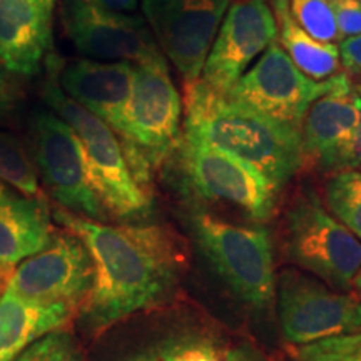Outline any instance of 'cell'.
Masks as SVG:
<instances>
[{
    "label": "cell",
    "mask_w": 361,
    "mask_h": 361,
    "mask_svg": "<svg viewBox=\"0 0 361 361\" xmlns=\"http://www.w3.org/2000/svg\"><path fill=\"white\" fill-rule=\"evenodd\" d=\"M54 219L82 241L92 261V286L79 308L90 333L164 303L178 284L180 252L162 226H112L61 206Z\"/></svg>",
    "instance_id": "cell-1"
},
{
    "label": "cell",
    "mask_w": 361,
    "mask_h": 361,
    "mask_svg": "<svg viewBox=\"0 0 361 361\" xmlns=\"http://www.w3.org/2000/svg\"><path fill=\"white\" fill-rule=\"evenodd\" d=\"M186 135L246 162L281 188L305 159L301 129L236 106L201 78L184 84Z\"/></svg>",
    "instance_id": "cell-2"
},
{
    "label": "cell",
    "mask_w": 361,
    "mask_h": 361,
    "mask_svg": "<svg viewBox=\"0 0 361 361\" xmlns=\"http://www.w3.org/2000/svg\"><path fill=\"white\" fill-rule=\"evenodd\" d=\"M44 99L49 107L78 134L90 180L107 214L119 219L146 216L151 209V200L146 189L133 176L123 144L114 130L80 104L67 97L59 87L52 71L45 80Z\"/></svg>",
    "instance_id": "cell-3"
},
{
    "label": "cell",
    "mask_w": 361,
    "mask_h": 361,
    "mask_svg": "<svg viewBox=\"0 0 361 361\" xmlns=\"http://www.w3.org/2000/svg\"><path fill=\"white\" fill-rule=\"evenodd\" d=\"M284 252L335 290H350L361 268V243L326 213L314 192L296 197L284 223Z\"/></svg>",
    "instance_id": "cell-4"
},
{
    "label": "cell",
    "mask_w": 361,
    "mask_h": 361,
    "mask_svg": "<svg viewBox=\"0 0 361 361\" xmlns=\"http://www.w3.org/2000/svg\"><path fill=\"white\" fill-rule=\"evenodd\" d=\"M346 79V74H336L324 80L308 78L274 40L226 97L236 106L258 112L271 121L301 129L311 104Z\"/></svg>",
    "instance_id": "cell-5"
},
{
    "label": "cell",
    "mask_w": 361,
    "mask_h": 361,
    "mask_svg": "<svg viewBox=\"0 0 361 361\" xmlns=\"http://www.w3.org/2000/svg\"><path fill=\"white\" fill-rule=\"evenodd\" d=\"M192 231L206 258L233 291L255 308H264L274 296V268L269 233L243 228L200 213Z\"/></svg>",
    "instance_id": "cell-6"
},
{
    "label": "cell",
    "mask_w": 361,
    "mask_h": 361,
    "mask_svg": "<svg viewBox=\"0 0 361 361\" xmlns=\"http://www.w3.org/2000/svg\"><path fill=\"white\" fill-rule=\"evenodd\" d=\"M180 111V97L164 54L134 64L119 134L124 151L137 152L147 162L164 156L178 139Z\"/></svg>",
    "instance_id": "cell-7"
},
{
    "label": "cell",
    "mask_w": 361,
    "mask_h": 361,
    "mask_svg": "<svg viewBox=\"0 0 361 361\" xmlns=\"http://www.w3.org/2000/svg\"><path fill=\"white\" fill-rule=\"evenodd\" d=\"M32 149L35 169L62 209L106 219L107 211L90 180L82 144L66 121L52 112H39L32 124Z\"/></svg>",
    "instance_id": "cell-8"
},
{
    "label": "cell",
    "mask_w": 361,
    "mask_h": 361,
    "mask_svg": "<svg viewBox=\"0 0 361 361\" xmlns=\"http://www.w3.org/2000/svg\"><path fill=\"white\" fill-rule=\"evenodd\" d=\"M229 0H142L144 19L184 84L201 78Z\"/></svg>",
    "instance_id": "cell-9"
},
{
    "label": "cell",
    "mask_w": 361,
    "mask_h": 361,
    "mask_svg": "<svg viewBox=\"0 0 361 361\" xmlns=\"http://www.w3.org/2000/svg\"><path fill=\"white\" fill-rule=\"evenodd\" d=\"M279 322L284 340L308 345L361 329V300L328 290L296 271H284L278 281Z\"/></svg>",
    "instance_id": "cell-10"
},
{
    "label": "cell",
    "mask_w": 361,
    "mask_h": 361,
    "mask_svg": "<svg viewBox=\"0 0 361 361\" xmlns=\"http://www.w3.org/2000/svg\"><path fill=\"white\" fill-rule=\"evenodd\" d=\"M92 278V261L82 241L67 229H54L51 243L12 271L7 290L35 303H61L78 311Z\"/></svg>",
    "instance_id": "cell-11"
},
{
    "label": "cell",
    "mask_w": 361,
    "mask_h": 361,
    "mask_svg": "<svg viewBox=\"0 0 361 361\" xmlns=\"http://www.w3.org/2000/svg\"><path fill=\"white\" fill-rule=\"evenodd\" d=\"M180 159L192 188L201 196L238 206L256 221L271 218L279 188L250 164L189 137H184Z\"/></svg>",
    "instance_id": "cell-12"
},
{
    "label": "cell",
    "mask_w": 361,
    "mask_h": 361,
    "mask_svg": "<svg viewBox=\"0 0 361 361\" xmlns=\"http://www.w3.org/2000/svg\"><path fill=\"white\" fill-rule=\"evenodd\" d=\"M276 37V19L268 0H234L211 45L201 79L216 92L228 96L251 62Z\"/></svg>",
    "instance_id": "cell-13"
},
{
    "label": "cell",
    "mask_w": 361,
    "mask_h": 361,
    "mask_svg": "<svg viewBox=\"0 0 361 361\" xmlns=\"http://www.w3.org/2000/svg\"><path fill=\"white\" fill-rule=\"evenodd\" d=\"M62 24L74 47L94 61L137 64L162 54L144 17L106 11L90 0H64Z\"/></svg>",
    "instance_id": "cell-14"
},
{
    "label": "cell",
    "mask_w": 361,
    "mask_h": 361,
    "mask_svg": "<svg viewBox=\"0 0 361 361\" xmlns=\"http://www.w3.org/2000/svg\"><path fill=\"white\" fill-rule=\"evenodd\" d=\"M47 66L62 92L104 121L119 137L133 82V62L94 59L59 62L51 56Z\"/></svg>",
    "instance_id": "cell-15"
},
{
    "label": "cell",
    "mask_w": 361,
    "mask_h": 361,
    "mask_svg": "<svg viewBox=\"0 0 361 361\" xmlns=\"http://www.w3.org/2000/svg\"><path fill=\"white\" fill-rule=\"evenodd\" d=\"M52 13L39 0H0V62L35 75L52 44Z\"/></svg>",
    "instance_id": "cell-16"
},
{
    "label": "cell",
    "mask_w": 361,
    "mask_h": 361,
    "mask_svg": "<svg viewBox=\"0 0 361 361\" xmlns=\"http://www.w3.org/2000/svg\"><path fill=\"white\" fill-rule=\"evenodd\" d=\"M361 117V94L351 89L350 79L311 104L301 126L305 157L323 169L333 171V162Z\"/></svg>",
    "instance_id": "cell-17"
},
{
    "label": "cell",
    "mask_w": 361,
    "mask_h": 361,
    "mask_svg": "<svg viewBox=\"0 0 361 361\" xmlns=\"http://www.w3.org/2000/svg\"><path fill=\"white\" fill-rule=\"evenodd\" d=\"M51 209L42 196L8 192L0 200V263L13 268L51 243Z\"/></svg>",
    "instance_id": "cell-18"
},
{
    "label": "cell",
    "mask_w": 361,
    "mask_h": 361,
    "mask_svg": "<svg viewBox=\"0 0 361 361\" xmlns=\"http://www.w3.org/2000/svg\"><path fill=\"white\" fill-rule=\"evenodd\" d=\"M74 310L61 303H35L7 290L0 295V361H16L47 333L62 329Z\"/></svg>",
    "instance_id": "cell-19"
},
{
    "label": "cell",
    "mask_w": 361,
    "mask_h": 361,
    "mask_svg": "<svg viewBox=\"0 0 361 361\" xmlns=\"http://www.w3.org/2000/svg\"><path fill=\"white\" fill-rule=\"evenodd\" d=\"M276 19L279 42L298 69L314 80H324L340 71V49L314 40L296 24L290 12V0H271Z\"/></svg>",
    "instance_id": "cell-20"
},
{
    "label": "cell",
    "mask_w": 361,
    "mask_h": 361,
    "mask_svg": "<svg viewBox=\"0 0 361 361\" xmlns=\"http://www.w3.org/2000/svg\"><path fill=\"white\" fill-rule=\"evenodd\" d=\"M324 201L333 218L361 241V174L340 171L324 186Z\"/></svg>",
    "instance_id": "cell-21"
},
{
    "label": "cell",
    "mask_w": 361,
    "mask_h": 361,
    "mask_svg": "<svg viewBox=\"0 0 361 361\" xmlns=\"http://www.w3.org/2000/svg\"><path fill=\"white\" fill-rule=\"evenodd\" d=\"M0 180L29 197L40 194L37 169L16 135L0 130Z\"/></svg>",
    "instance_id": "cell-22"
},
{
    "label": "cell",
    "mask_w": 361,
    "mask_h": 361,
    "mask_svg": "<svg viewBox=\"0 0 361 361\" xmlns=\"http://www.w3.org/2000/svg\"><path fill=\"white\" fill-rule=\"evenodd\" d=\"M290 12L296 24L319 42L340 39L331 0H290Z\"/></svg>",
    "instance_id": "cell-23"
},
{
    "label": "cell",
    "mask_w": 361,
    "mask_h": 361,
    "mask_svg": "<svg viewBox=\"0 0 361 361\" xmlns=\"http://www.w3.org/2000/svg\"><path fill=\"white\" fill-rule=\"evenodd\" d=\"M295 361H361V333L308 343L296 350Z\"/></svg>",
    "instance_id": "cell-24"
},
{
    "label": "cell",
    "mask_w": 361,
    "mask_h": 361,
    "mask_svg": "<svg viewBox=\"0 0 361 361\" xmlns=\"http://www.w3.org/2000/svg\"><path fill=\"white\" fill-rule=\"evenodd\" d=\"M16 361H84V355L69 331L56 329L34 341Z\"/></svg>",
    "instance_id": "cell-25"
},
{
    "label": "cell",
    "mask_w": 361,
    "mask_h": 361,
    "mask_svg": "<svg viewBox=\"0 0 361 361\" xmlns=\"http://www.w3.org/2000/svg\"><path fill=\"white\" fill-rule=\"evenodd\" d=\"M340 39L361 34V4L358 0H331Z\"/></svg>",
    "instance_id": "cell-26"
},
{
    "label": "cell",
    "mask_w": 361,
    "mask_h": 361,
    "mask_svg": "<svg viewBox=\"0 0 361 361\" xmlns=\"http://www.w3.org/2000/svg\"><path fill=\"white\" fill-rule=\"evenodd\" d=\"M361 164V117L356 124V128L351 130L343 146L338 151L333 162V171H348L355 169L356 166Z\"/></svg>",
    "instance_id": "cell-27"
},
{
    "label": "cell",
    "mask_w": 361,
    "mask_h": 361,
    "mask_svg": "<svg viewBox=\"0 0 361 361\" xmlns=\"http://www.w3.org/2000/svg\"><path fill=\"white\" fill-rule=\"evenodd\" d=\"M340 59L343 66L353 74L361 75V34L355 37L343 39L340 47Z\"/></svg>",
    "instance_id": "cell-28"
},
{
    "label": "cell",
    "mask_w": 361,
    "mask_h": 361,
    "mask_svg": "<svg viewBox=\"0 0 361 361\" xmlns=\"http://www.w3.org/2000/svg\"><path fill=\"white\" fill-rule=\"evenodd\" d=\"M90 2L111 12L130 13L137 11L139 2H141V0H90Z\"/></svg>",
    "instance_id": "cell-29"
},
{
    "label": "cell",
    "mask_w": 361,
    "mask_h": 361,
    "mask_svg": "<svg viewBox=\"0 0 361 361\" xmlns=\"http://www.w3.org/2000/svg\"><path fill=\"white\" fill-rule=\"evenodd\" d=\"M178 356L180 361H221L213 348H204V346L179 351Z\"/></svg>",
    "instance_id": "cell-30"
},
{
    "label": "cell",
    "mask_w": 361,
    "mask_h": 361,
    "mask_svg": "<svg viewBox=\"0 0 361 361\" xmlns=\"http://www.w3.org/2000/svg\"><path fill=\"white\" fill-rule=\"evenodd\" d=\"M13 106V90L12 85L8 84V80L4 74L2 67H0V117L7 114Z\"/></svg>",
    "instance_id": "cell-31"
},
{
    "label": "cell",
    "mask_w": 361,
    "mask_h": 361,
    "mask_svg": "<svg viewBox=\"0 0 361 361\" xmlns=\"http://www.w3.org/2000/svg\"><path fill=\"white\" fill-rule=\"evenodd\" d=\"M12 268L11 266H6L0 263V295H2L4 291H6L7 284H8V279L12 276Z\"/></svg>",
    "instance_id": "cell-32"
},
{
    "label": "cell",
    "mask_w": 361,
    "mask_h": 361,
    "mask_svg": "<svg viewBox=\"0 0 361 361\" xmlns=\"http://www.w3.org/2000/svg\"><path fill=\"white\" fill-rule=\"evenodd\" d=\"M353 288H355V291H356V296H358L360 300H361V268H360L358 273H356V276L353 279Z\"/></svg>",
    "instance_id": "cell-33"
},
{
    "label": "cell",
    "mask_w": 361,
    "mask_h": 361,
    "mask_svg": "<svg viewBox=\"0 0 361 361\" xmlns=\"http://www.w3.org/2000/svg\"><path fill=\"white\" fill-rule=\"evenodd\" d=\"M39 2L42 4V6H44L45 8H49V11L54 12V7H56L57 0H39Z\"/></svg>",
    "instance_id": "cell-34"
},
{
    "label": "cell",
    "mask_w": 361,
    "mask_h": 361,
    "mask_svg": "<svg viewBox=\"0 0 361 361\" xmlns=\"http://www.w3.org/2000/svg\"><path fill=\"white\" fill-rule=\"evenodd\" d=\"M7 194H8V189L6 186V183H2V180H0V200H2V197H6Z\"/></svg>",
    "instance_id": "cell-35"
},
{
    "label": "cell",
    "mask_w": 361,
    "mask_h": 361,
    "mask_svg": "<svg viewBox=\"0 0 361 361\" xmlns=\"http://www.w3.org/2000/svg\"><path fill=\"white\" fill-rule=\"evenodd\" d=\"M164 361H180V358L178 356V353L176 355H169V356H166V360Z\"/></svg>",
    "instance_id": "cell-36"
},
{
    "label": "cell",
    "mask_w": 361,
    "mask_h": 361,
    "mask_svg": "<svg viewBox=\"0 0 361 361\" xmlns=\"http://www.w3.org/2000/svg\"><path fill=\"white\" fill-rule=\"evenodd\" d=\"M358 2H360V4H361V0H358Z\"/></svg>",
    "instance_id": "cell-37"
}]
</instances>
